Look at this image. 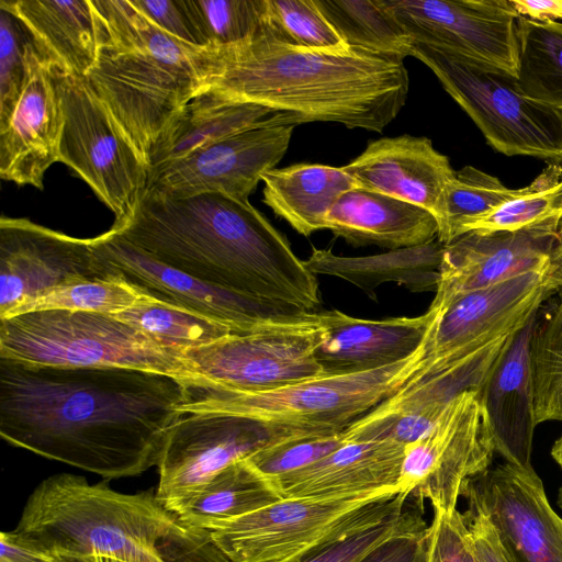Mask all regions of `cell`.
<instances>
[{
	"instance_id": "8992f818",
	"label": "cell",
	"mask_w": 562,
	"mask_h": 562,
	"mask_svg": "<svg viewBox=\"0 0 562 562\" xmlns=\"http://www.w3.org/2000/svg\"><path fill=\"white\" fill-rule=\"evenodd\" d=\"M418 353L419 349L403 361L379 369L326 374L257 393L180 380L184 386L180 412L241 415L302 435L337 434L397 392L414 372Z\"/></svg>"
},
{
	"instance_id": "1f68e13d",
	"label": "cell",
	"mask_w": 562,
	"mask_h": 562,
	"mask_svg": "<svg viewBox=\"0 0 562 562\" xmlns=\"http://www.w3.org/2000/svg\"><path fill=\"white\" fill-rule=\"evenodd\" d=\"M281 498L272 484L245 459L218 472L177 516L191 528L211 531Z\"/></svg>"
},
{
	"instance_id": "7402d4cb",
	"label": "cell",
	"mask_w": 562,
	"mask_h": 562,
	"mask_svg": "<svg viewBox=\"0 0 562 562\" xmlns=\"http://www.w3.org/2000/svg\"><path fill=\"white\" fill-rule=\"evenodd\" d=\"M64 125L52 67L32 43L23 91L11 116L0 126L1 179L43 190L47 169L59 161Z\"/></svg>"
},
{
	"instance_id": "f5cc1de1",
	"label": "cell",
	"mask_w": 562,
	"mask_h": 562,
	"mask_svg": "<svg viewBox=\"0 0 562 562\" xmlns=\"http://www.w3.org/2000/svg\"><path fill=\"white\" fill-rule=\"evenodd\" d=\"M551 456L554 459V461L560 465L562 469V435L560 438L554 442L552 449H551Z\"/></svg>"
},
{
	"instance_id": "7c38bea8",
	"label": "cell",
	"mask_w": 562,
	"mask_h": 562,
	"mask_svg": "<svg viewBox=\"0 0 562 562\" xmlns=\"http://www.w3.org/2000/svg\"><path fill=\"white\" fill-rule=\"evenodd\" d=\"M187 378L209 387L257 393L326 375L315 357V312L305 322L232 334L182 353Z\"/></svg>"
},
{
	"instance_id": "7dc6e473",
	"label": "cell",
	"mask_w": 562,
	"mask_h": 562,
	"mask_svg": "<svg viewBox=\"0 0 562 562\" xmlns=\"http://www.w3.org/2000/svg\"><path fill=\"white\" fill-rule=\"evenodd\" d=\"M428 525L424 521L386 539L358 562H427Z\"/></svg>"
},
{
	"instance_id": "b9f144b4",
	"label": "cell",
	"mask_w": 562,
	"mask_h": 562,
	"mask_svg": "<svg viewBox=\"0 0 562 562\" xmlns=\"http://www.w3.org/2000/svg\"><path fill=\"white\" fill-rule=\"evenodd\" d=\"M422 521L417 507H405L374 526L319 544L286 562H358L386 539Z\"/></svg>"
},
{
	"instance_id": "83f0119b",
	"label": "cell",
	"mask_w": 562,
	"mask_h": 562,
	"mask_svg": "<svg viewBox=\"0 0 562 562\" xmlns=\"http://www.w3.org/2000/svg\"><path fill=\"white\" fill-rule=\"evenodd\" d=\"M326 229L353 246L390 250L438 238V223L428 210L382 193L355 187L335 202Z\"/></svg>"
},
{
	"instance_id": "2e32d148",
	"label": "cell",
	"mask_w": 562,
	"mask_h": 562,
	"mask_svg": "<svg viewBox=\"0 0 562 562\" xmlns=\"http://www.w3.org/2000/svg\"><path fill=\"white\" fill-rule=\"evenodd\" d=\"M411 41L517 77V19L509 0H384Z\"/></svg>"
},
{
	"instance_id": "52a82bcc",
	"label": "cell",
	"mask_w": 562,
	"mask_h": 562,
	"mask_svg": "<svg viewBox=\"0 0 562 562\" xmlns=\"http://www.w3.org/2000/svg\"><path fill=\"white\" fill-rule=\"evenodd\" d=\"M0 357L55 367H124L186 379L182 353L108 314L46 310L0 318Z\"/></svg>"
},
{
	"instance_id": "484cf974",
	"label": "cell",
	"mask_w": 562,
	"mask_h": 562,
	"mask_svg": "<svg viewBox=\"0 0 562 562\" xmlns=\"http://www.w3.org/2000/svg\"><path fill=\"white\" fill-rule=\"evenodd\" d=\"M405 446L355 441L271 482L282 498H326L400 492Z\"/></svg>"
},
{
	"instance_id": "11a10c76",
	"label": "cell",
	"mask_w": 562,
	"mask_h": 562,
	"mask_svg": "<svg viewBox=\"0 0 562 562\" xmlns=\"http://www.w3.org/2000/svg\"><path fill=\"white\" fill-rule=\"evenodd\" d=\"M557 504L559 508L562 510V486L559 488Z\"/></svg>"
},
{
	"instance_id": "60d3db41",
	"label": "cell",
	"mask_w": 562,
	"mask_h": 562,
	"mask_svg": "<svg viewBox=\"0 0 562 562\" xmlns=\"http://www.w3.org/2000/svg\"><path fill=\"white\" fill-rule=\"evenodd\" d=\"M266 22L281 41L316 50L350 47L315 0H266Z\"/></svg>"
},
{
	"instance_id": "cb8c5ba5",
	"label": "cell",
	"mask_w": 562,
	"mask_h": 562,
	"mask_svg": "<svg viewBox=\"0 0 562 562\" xmlns=\"http://www.w3.org/2000/svg\"><path fill=\"white\" fill-rule=\"evenodd\" d=\"M342 169L357 187L422 206L435 217L456 173L428 137L408 134L369 142Z\"/></svg>"
},
{
	"instance_id": "4dcf8cb0",
	"label": "cell",
	"mask_w": 562,
	"mask_h": 562,
	"mask_svg": "<svg viewBox=\"0 0 562 562\" xmlns=\"http://www.w3.org/2000/svg\"><path fill=\"white\" fill-rule=\"evenodd\" d=\"M263 202L303 236L326 229L335 202L356 187L342 167L295 164L262 176Z\"/></svg>"
},
{
	"instance_id": "681fc988",
	"label": "cell",
	"mask_w": 562,
	"mask_h": 562,
	"mask_svg": "<svg viewBox=\"0 0 562 562\" xmlns=\"http://www.w3.org/2000/svg\"><path fill=\"white\" fill-rule=\"evenodd\" d=\"M0 546V562H52L54 558L52 553L15 529L1 532Z\"/></svg>"
},
{
	"instance_id": "e0dca14e",
	"label": "cell",
	"mask_w": 562,
	"mask_h": 562,
	"mask_svg": "<svg viewBox=\"0 0 562 562\" xmlns=\"http://www.w3.org/2000/svg\"><path fill=\"white\" fill-rule=\"evenodd\" d=\"M295 126L269 122L236 132L151 171L147 188L172 196L222 193L249 203L262 176L285 155Z\"/></svg>"
},
{
	"instance_id": "603a6c76",
	"label": "cell",
	"mask_w": 562,
	"mask_h": 562,
	"mask_svg": "<svg viewBox=\"0 0 562 562\" xmlns=\"http://www.w3.org/2000/svg\"><path fill=\"white\" fill-rule=\"evenodd\" d=\"M430 308L416 317L362 319L340 311L315 312V357L326 374L369 371L417 352L432 323Z\"/></svg>"
},
{
	"instance_id": "ee69618b",
	"label": "cell",
	"mask_w": 562,
	"mask_h": 562,
	"mask_svg": "<svg viewBox=\"0 0 562 562\" xmlns=\"http://www.w3.org/2000/svg\"><path fill=\"white\" fill-rule=\"evenodd\" d=\"M345 442L342 431L307 435L270 445L246 460L271 483L319 460Z\"/></svg>"
},
{
	"instance_id": "9c48e42d",
	"label": "cell",
	"mask_w": 562,
	"mask_h": 562,
	"mask_svg": "<svg viewBox=\"0 0 562 562\" xmlns=\"http://www.w3.org/2000/svg\"><path fill=\"white\" fill-rule=\"evenodd\" d=\"M408 498L401 492L281 498L209 532L231 562H286L383 521L405 508Z\"/></svg>"
},
{
	"instance_id": "f6af8a7d",
	"label": "cell",
	"mask_w": 562,
	"mask_h": 562,
	"mask_svg": "<svg viewBox=\"0 0 562 562\" xmlns=\"http://www.w3.org/2000/svg\"><path fill=\"white\" fill-rule=\"evenodd\" d=\"M427 562H475L463 513L435 510L428 527Z\"/></svg>"
},
{
	"instance_id": "836d02e7",
	"label": "cell",
	"mask_w": 562,
	"mask_h": 562,
	"mask_svg": "<svg viewBox=\"0 0 562 562\" xmlns=\"http://www.w3.org/2000/svg\"><path fill=\"white\" fill-rule=\"evenodd\" d=\"M315 1L349 46L403 59L413 56V42L384 0Z\"/></svg>"
},
{
	"instance_id": "ffe728a7",
	"label": "cell",
	"mask_w": 562,
	"mask_h": 562,
	"mask_svg": "<svg viewBox=\"0 0 562 562\" xmlns=\"http://www.w3.org/2000/svg\"><path fill=\"white\" fill-rule=\"evenodd\" d=\"M462 496L487 515L518 562H562V518L535 469L503 462L471 480Z\"/></svg>"
},
{
	"instance_id": "7a4b0ae2",
	"label": "cell",
	"mask_w": 562,
	"mask_h": 562,
	"mask_svg": "<svg viewBox=\"0 0 562 562\" xmlns=\"http://www.w3.org/2000/svg\"><path fill=\"white\" fill-rule=\"evenodd\" d=\"M202 90L289 114L295 124L333 122L382 132L407 99L404 59L360 47L293 46L261 27L249 38L202 47ZM201 90V91H202Z\"/></svg>"
},
{
	"instance_id": "d6986e66",
	"label": "cell",
	"mask_w": 562,
	"mask_h": 562,
	"mask_svg": "<svg viewBox=\"0 0 562 562\" xmlns=\"http://www.w3.org/2000/svg\"><path fill=\"white\" fill-rule=\"evenodd\" d=\"M562 269V221L514 232L465 233L445 244L429 307L529 272Z\"/></svg>"
},
{
	"instance_id": "74e56055",
	"label": "cell",
	"mask_w": 562,
	"mask_h": 562,
	"mask_svg": "<svg viewBox=\"0 0 562 562\" xmlns=\"http://www.w3.org/2000/svg\"><path fill=\"white\" fill-rule=\"evenodd\" d=\"M536 422H562V290L530 339Z\"/></svg>"
},
{
	"instance_id": "f1b7e54d",
	"label": "cell",
	"mask_w": 562,
	"mask_h": 562,
	"mask_svg": "<svg viewBox=\"0 0 562 562\" xmlns=\"http://www.w3.org/2000/svg\"><path fill=\"white\" fill-rule=\"evenodd\" d=\"M269 122L296 125L289 114L202 90L162 134L150 155L149 173L236 132Z\"/></svg>"
},
{
	"instance_id": "ba28073f",
	"label": "cell",
	"mask_w": 562,
	"mask_h": 562,
	"mask_svg": "<svg viewBox=\"0 0 562 562\" xmlns=\"http://www.w3.org/2000/svg\"><path fill=\"white\" fill-rule=\"evenodd\" d=\"M413 57L430 68L496 151L562 164V109L529 98L515 76L458 54L414 43Z\"/></svg>"
},
{
	"instance_id": "c3c4849f",
	"label": "cell",
	"mask_w": 562,
	"mask_h": 562,
	"mask_svg": "<svg viewBox=\"0 0 562 562\" xmlns=\"http://www.w3.org/2000/svg\"><path fill=\"white\" fill-rule=\"evenodd\" d=\"M153 24L170 36L200 47L180 0H131Z\"/></svg>"
},
{
	"instance_id": "8fae6325",
	"label": "cell",
	"mask_w": 562,
	"mask_h": 562,
	"mask_svg": "<svg viewBox=\"0 0 562 562\" xmlns=\"http://www.w3.org/2000/svg\"><path fill=\"white\" fill-rule=\"evenodd\" d=\"M561 289L562 269L554 267L463 292L437 308L429 307L435 316L419 348L416 369L405 384L515 335Z\"/></svg>"
},
{
	"instance_id": "6da1fadb",
	"label": "cell",
	"mask_w": 562,
	"mask_h": 562,
	"mask_svg": "<svg viewBox=\"0 0 562 562\" xmlns=\"http://www.w3.org/2000/svg\"><path fill=\"white\" fill-rule=\"evenodd\" d=\"M184 397L172 375L0 357V435L47 459L117 479L159 464Z\"/></svg>"
},
{
	"instance_id": "f35d334b",
	"label": "cell",
	"mask_w": 562,
	"mask_h": 562,
	"mask_svg": "<svg viewBox=\"0 0 562 562\" xmlns=\"http://www.w3.org/2000/svg\"><path fill=\"white\" fill-rule=\"evenodd\" d=\"M200 47L251 37L266 19V0H180Z\"/></svg>"
},
{
	"instance_id": "3957f363",
	"label": "cell",
	"mask_w": 562,
	"mask_h": 562,
	"mask_svg": "<svg viewBox=\"0 0 562 562\" xmlns=\"http://www.w3.org/2000/svg\"><path fill=\"white\" fill-rule=\"evenodd\" d=\"M111 228L153 259L215 288L310 312L321 304L315 274L250 203L146 188L130 220Z\"/></svg>"
},
{
	"instance_id": "4fadbf2b",
	"label": "cell",
	"mask_w": 562,
	"mask_h": 562,
	"mask_svg": "<svg viewBox=\"0 0 562 562\" xmlns=\"http://www.w3.org/2000/svg\"><path fill=\"white\" fill-rule=\"evenodd\" d=\"M302 435L251 417L180 412L168 434L159 469L158 501L176 515L228 465Z\"/></svg>"
},
{
	"instance_id": "8d00e7d4",
	"label": "cell",
	"mask_w": 562,
	"mask_h": 562,
	"mask_svg": "<svg viewBox=\"0 0 562 562\" xmlns=\"http://www.w3.org/2000/svg\"><path fill=\"white\" fill-rule=\"evenodd\" d=\"M555 221H562V164H549L517 196L469 223L462 235L514 232Z\"/></svg>"
},
{
	"instance_id": "816d5d0a",
	"label": "cell",
	"mask_w": 562,
	"mask_h": 562,
	"mask_svg": "<svg viewBox=\"0 0 562 562\" xmlns=\"http://www.w3.org/2000/svg\"><path fill=\"white\" fill-rule=\"evenodd\" d=\"M52 562H95L94 557H77L68 554H53Z\"/></svg>"
},
{
	"instance_id": "ac0fdd59",
	"label": "cell",
	"mask_w": 562,
	"mask_h": 562,
	"mask_svg": "<svg viewBox=\"0 0 562 562\" xmlns=\"http://www.w3.org/2000/svg\"><path fill=\"white\" fill-rule=\"evenodd\" d=\"M91 238H77L27 218H0V318L43 293L105 278Z\"/></svg>"
},
{
	"instance_id": "db71d44e",
	"label": "cell",
	"mask_w": 562,
	"mask_h": 562,
	"mask_svg": "<svg viewBox=\"0 0 562 562\" xmlns=\"http://www.w3.org/2000/svg\"><path fill=\"white\" fill-rule=\"evenodd\" d=\"M95 562H122L112 558H105V557H94Z\"/></svg>"
},
{
	"instance_id": "d590c367",
	"label": "cell",
	"mask_w": 562,
	"mask_h": 562,
	"mask_svg": "<svg viewBox=\"0 0 562 562\" xmlns=\"http://www.w3.org/2000/svg\"><path fill=\"white\" fill-rule=\"evenodd\" d=\"M521 189H509L498 178L473 166L457 170L447 184L436 215L438 239L448 244L472 221L484 216Z\"/></svg>"
},
{
	"instance_id": "4316f807",
	"label": "cell",
	"mask_w": 562,
	"mask_h": 562,
	"mask_svg": "<svg viewBox=\"0 0 562 562\" xmlns=\"http://www.w3.org/2000/svg\"><path fill=\"white\" fill-rule=\"evenodd\" d=\"M29 33L38 56L61 72L86 77L99 54L91 0H0Z\"/></svg>"
},
{
	"instance_id": "bcb514c9",
	"label": "cell",
	"mask_w": 562,
	"mask_h": 562,
	"mask_svg": "<svg viewBox=\"0 0 562 562\" xmlns=\"http://www.w3.org/2000/svg\"><path fill=\"white\" fill-rule=\"evenodd\" d=\"M475 562H518L495 525L477 506L463 513Z\"/></svg>"
},
{
	"instance_id": "44dd1931",
	"label": "cell",
	"mask_w": 562,
	"mask_h": 562,
	"mask_svg": "<svg viewBox=\"0 0 562 562\" xmlns=\"http://www.w3.org/2000/svg\"><path fill=\"white\" fill-rule=\"evenodd\" d=\"M513 336L438 373L403 385L347 427L342 431L345 440L393 441L403 446L418 440L431 429L454 397L465 391H481Z\"/></svg>"
},
{
	"instance_id": "5b68a950",
	"label": "cell",
	"mask_w": 562,
	"mask_h": 562,
	"mask_svg": "<svg viewBox=\"0 0 562 562\" xmlns=\"http://www.w3.org/2000/svg\"><path fill=\"white\" fill-rule=\"evenodd\" d=\"M99 54L85 77L148 165L165 131L202 90V47L153 24L131 0H91Z\"/></svg>"
},
{
	"instance_id": "f546056e",
	"label": "cell",
	"mask_w": 562,
	"mask_h": 562,
	"mask_svg": "<svg viewBox=\"0 0 562 562\" xmlns=\"http://www.w3.org/2000/svg\"><path fill=\"white\" fill-rule=\"evenodd\" d=\"M443 248L445 244L438 238L419 246L361 257H342L331 250L314 248L303 262L313 274L344 279L375 301L376 289L386 282L397 283L411 292H436Z\"/></svg>"
},
{
	"instance_id": "5bb4252c",
	"label": "cell",
	"mask_w": 562,
	"mask_h": 562,
	"mask_svg": "<svg viewBox=\"0 0 562 562\" xmlns=\"http://www.w3.org/2000/svg\"><path fill=\"white\" fill-rule=\"evenodd\" d=\"M91 241L105 274L120 277L159 301L221 321L237 334L305 322L314 313L206 284L153 259L112 228Z\"/></svg>"
},
{
	"instance_id": "9a60e30c",
	"label": "cell",
	"mask_w": 562,
	"mask_h": 562,
	"mask_svg": "<svg viewBox=\"0 0 562 562\" xmlns=\"http://www.w3.org/2000/svg\"><path fill=\"white\" fill-rule=\"evenodd\" d=\"M495 454L480 391H465L431 429L405 446L400 492L435 510L453 512L469 482L491 468Z\"/></svg>"
},
{
	"instance_id": "f907efd6",
	"label": "cell",
	"mask_w": 562,
	"mask_h": 562,
	"mask_svg": "<svg viewBox=\"0 0 562 562\" xmlns=\"http://www.w3.org/2000/svg\"><path fill=\"white\" fill-rule=\"evenodd\" d=\"M518 16L539 22L562 23V0H509Z\"/></svg>"
},
{
	"instance_id": "d4e9b609",
	"label": "cell",
	"mask_w": 562,
	"mask_h": 562,
	"mask_svg": "<svg viewBox=\"0 0 562 562\" xmlns=\"http://www.w3.org/2000/svg\"><path fill=\"white\" fill-rule=\"evenodd\" d=\"M537 314L518 330L480 391L495 453L524 470L531 465L536 426L530 339Z\"/></svg>"
},
{
	"instance_id": "e575fe53",
	"label": "cell",
	"mask_w": 562,
	"mask_h": 562,
	"mask_svg": "<svg viewBox=\"0 0 562 562\" xmlns=\"http://www.w3.org/2000/svg\"><path fill=\"white\" fill-rule=\"evenodd\" d=\"M517 81L529 98L562 109V23L519 16Z\"/></svg>"
},
{
	"instance_id": "30bf717a",
	"label": "cell",
	"mask_w": 562,
	"mask_h": 562,
	"mask_svg": "<svg viewBox=\"0 0 562 562\" xmlns=\"http://www.w3.org/2000/svg\"><path fill=\"white\" fill-rule=\"evenodd\" d=\"M52 71L65 114L59 161L91 188L120 227L148 186L149 167L85 77Z\"/></svg>"
},
{
	"instance_id": "277c9868",
	"label": "cell",
	"mask_w": 562,
	"mask_h": 562,
	"mask_svg": "<svg viewBox=\"0 0 562 562\" xmlns=\"http://www.w3.org/2000/svg\"><path fill=\"white\" fill-rule=\"evenodd\" d=\"M15 530L52 554L122 562H226L210 532L191 528L148 492L125 494L69 473L42 481Z\"/></svg>"
},
{
	"instance_id": "ab89813d",
	"label": "cell",
	"mask_w": 562,
	"mask_h": 562,
	"mask_svg": "<svg viewBox=\"0 0 562 562\" xmlns=\"http://www.w3.org/2000/svg\"><path fill=\"white\" fill-rule=\"evenodd\" d=\"M146 296L120 277L81 280L43 293L11 316L46 310H67L115 315ZM10 316V317H11Z\"/></svg>"
},
{
	"instance_id": "7bdbcfd3",
	"label": "cell",
	"mask_w": 562,
	"mask_h": 562,
	"mask_svg": "<svg viewBox=\"0 0 562 562\" xmlns=\"http://www.w3.org/2000/svg\"><path fill=\"white\" fill-rule=\"evenodd\" d=\"M31 45L21 22L0 7V126L11 116L23 91Z\"/></svg>"
},
{
	"instance_id": "d6a6232c",
	"label": "cell",
	"mask_w": 562,
	"mask_h": 562,
	"mask_svg": "<svg viewBox=\"0 0 562 562\" xmlns=\"http://www.w3.org/2000/svg\"><path fill=\"white\" fill-rule=\"evenodd\" d=\"M112 316L180 353L237 334L221 321L147 294L133 306Z\"/></svg>"
}]
</instances>
